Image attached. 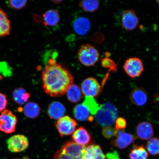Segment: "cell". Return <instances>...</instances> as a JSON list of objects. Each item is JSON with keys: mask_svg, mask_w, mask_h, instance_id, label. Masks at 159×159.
Masks as SVG:
<instances>
[{"mask_svg": "<svg viewBox=\"0 0 159 159\" xmlns=\"http://www.w3.org/2000/svg\"><path fill=\"white\" fill-rule=\"evenodd\" d=\"M124 69L129 76L135 78L140 76L143 71L144 66L140 59L137 57H130L125 61Z\"/></svg>", "mask_w": 159, "mask_h": 159, "instance_id": "obj_6", "label": "cell"}, {"mask_svg": "<svg viewBox=\"0 0 159 159\" xmlns=\"http://www.w3.org/2000/svg\"><path fill=\"white\" fill-rule=\"evenodd\" d=\"M66 109L63 105L58 101H54L49 105L48 114L51 119H59L64 116Z\"/></svg>", "mask_w": 159, "mask_h": 159, "instance_id": "obj_16", "label": "cell"}, {"mask_svg": "<svg viewBox=\"0 0 159 159\" xmlns=\"http://www.w3.org/2000/svg\"><path fill=\"white\" fill-rule=\"evenodd\" d=\"M42 80L45 92L52 97L62 96L73 83L71 73L52 59L42 73Z\"/></svg>", "mask_w": 159, "mask_h": 159, "instance_id": "obj_1", "label": "cell"}, {"mask_svg": "<svg viewBox=\"0 0 159 159\" xmlns=\"http://www.w3.org/2000/svg\"><path fill=\"white\" fill-rule=\"evenodd\" d=\"M126 121L122 117H118L115 121V129L117 130H122L126 128Z\"/></svg>", "mask_w": 159, "mask_h": 159, "instance_id": "obj_32", "label": "cell"}, {"mask_svg": "<svg viewBox=\"0 0 159 159\" xmlns=\"http://www.w3.org/2000/svg\"><path fill=\"white\" fill-rule=\"evenodd\" d=\"M23 111L25 116L30 119L37 118L40 112V109L39 105L33 102H29L26 104Z\"/></svg>", "mask_w": 159, "mask_h": 159, "instance_id": "obj_24", "label": "cell"}, {"mask_svg": "<svg viewBox=\"0 0 159 159\" xmlns=\"http://www.w3.org/2000/svg\"><path fill=\"white\" fill-rule=\"evenodd\" d=\"M148 151L143 145H134L129 154V159H148Z\"/></svg>", "mask_w": 159, "mask_h": 159, "instance_id": "obj_20", "label": "cell"}, {"mask_svg": "<svg viewBox=\"0 0 159 159\" xmlns=\"http://www.w3.org/2000/svg\"><path fill=\"white\" fill-rule=\"evenodd\" d=\"M106 157L107 159H120L118 153L116 151L108 153L106 155Z\"/></svg>", "mask_w": 159, "mask_h": 159, "instance_id": "obj_34", "label": "cell"}, {"mask_svg": "<svg viewBox=\"0 0 159 159\" xmlns=\"http://www.w3.org/2000/svg\"><path fill=\"white\" fill-rule=\"evenodd\" d=\"M77 126L76 121L68 116L59 119L56 124V127L61 137L73 134Z\"/></svg>", "mask_w": 159, "mask_h": 159, "instance_id": "obj_8", "label": "cell"}, {"mask_svg": "<svg viewBox=\"0 0 159 159\" xmlns=\"http://www.w3.org/2000/svg\"><path fill=\"white\" fill-rule=\"evenodd\" d=\"M91 23L87 18L79 17L73 23V28L75 32L80 35H84L88 33L90 29Z\"/></svg>", "mask_w": 159, "mask_h": 159, "instance_id": "obj_15", "label": "cell"}, {"mask_svg": "<svg viewBox=\"0 0 159 159\" xmlns=\"http://www.w3.org/2000/svg\"><path fill=\"white\" fill-rule=\"evenodd\" d=\"M89 113L88 109L83 104L76 105L73 109L75 118L79 121H93L94 118L92 116H89Z\"/></svg>", "mask_w": 159, "mask_h": 159, "instance_id": "obj_18", "label": "cell"}, {"mask_svg": "<svg viewBox=\"0 0 159 159\" xmlns=\"http://www.w3.org/2000/svg\"><path fill=\"white\" fill-rule=\"evenodd\" d=\"M8 104V100L6 95L0 93V112L5 110Z\"/></svg>", "mask_w": 159, "mask_h": 159, "instance_id": "obj_33", "label": "cell"}, {"mask_svg": "<svg viewBox=\"0 0 159 159\" xmlns=\"http://www.w3.org/2000/svg\"><path fill=\"white\" fill-rule=\"evenodd\" d=\"M13 99L18 105H23L26 102L30 97L29 93L25 89L19 87L14 90L12 93Z\"/></svg>", "mask_w": 159, "mask_h": 159, "instance_id": "obj_21", "label": "cell"}, {"mask_svg": "<svg viewBox=\"0 0 159 159\" xmlns=\"http://www.w3.org/2000/svg\"><path fill=\"white\" fill-rule=\"evenodd\" d=\"M0 73L5 77H10L12 74V68L8 65L7 62H0Z\"/></svg>", "mask_w": 159, "mask_h": 159, "instance_id": "obj_30", "label": "cell"}, {"mask_svg": "<svg viewBox=\"0 0 159 159\" xmlns=\"http://www.w3.org/2000/svg\"><path fill=\"white\" fill-rule=\"evenodd\" d=\"M118 130L110 126L104 127L102 131L103 136L106 139H110L116 136Z\"/></svg>", "mask_w": 159, "mask_h": 159, "instance_id": "obj_28", "label": "cell"}, {"mask_svg": "<svg viewBox=\"0 0 159 159\" xmlns=\"http://www.w3.org/2000/svg\"><path fill=\"white\" fill-rule=\"evenodd\" d=\"M130 99L131 102L137 106H143L148 101V93L144 89L138 87L131 92Z\"/></svg>", "mask_w": 159, "mask_h": 159, "instance_id": "obj_13", "label": "cell"}, {"mask_svg": "<svg viewBox=\"0 0 159 159\" xmlns=\"http://www.w3.org/2000/svg\"><path fill=\"white\" fill-rule=\"evenodd\" d=\"M83 104L87 107L89 112L92 115L96 114L100 107L92 97L85 96Z\"/></svg>", "mask_w": 159, "mask_h": 159, "instance_id": "obj_26", "label": "cell"}, {"mask_svg": "<svg viewBox=\"0 0 159 159\" xmlns=\"http://www.w3.org/2000/svg\"><path fill=\"white\" fill-rule=\"evenodd\" d=\"M66 93L69 101L73 103L79 102L83 97L81 89L76 85H71L67 89Z\"/></svg>", "mask_w": 159, "mask_h": 159, "instance_id": "obj_23", "label": "cell"}, {"mask_svg": "<svg viewBox=\"0 0 159 159\" xmlns=\"http://www.w3.org/2000/svg\"><path fill=\"white\" fill-rule=\"evenodd\" d=\"M43 20L46 25L49 26H54L59 22L60 16L56 10H49L43 15Z\"/></svg>", "mask_w": 159, "mask_h": 159, "instance_id": "obj_22", "label": "cell"}, {"mask_svg": "<svg viewBox=\"0 0 159 159\" xmlns=\"http://www.w3.org/2000/svg\"><path fill=\"white\" fill-rule=\"evenodd\" d=\"M79 5L85 11L91 12L96 11L98 9L99 2L95 0H85L81 1Z\"/></svg>", "mask_w": 159, "mask_h": 159, "instance_id": "obj_25", "label": "cell"}, {"mask_svg": "<svg viewBox=\"0 0 159 159\" xmlns=\"http://www.w3.org/2000/svg\"><path fill=\"white\" fill-rule=\"evenodd\" d=\"M85 147L75 142L69 141L57 151L53 159H83V152Z\"/></svg>", "mask_w": 159, "mask_h": 159, "instance_id": "obj_3", "label": "cell"}, {"mask_svg": "<svg viewBox=\"0 0 159 159\" xmlns=\"http://www.w3.org/2000/svg\"><path fill=\"white\" fill-rule=\"evenodd\" d=\"M78 56L80 62L88 67L94 66L99 58L98 51L89 44L81 46L79 49Z\"/></svg>", "mask_w": 159, "mask_h": 159, "instance_id": "obj_4", "label": "cell"}, {"mask_svg": "<svg viewBox=\"0 0 159 159\" xmlns=\"http://www.w3.org/2000/svg\"><path fill=\"white\" fill-rule=\"evenodd\" d=\"M101 63H102V66L105 68H110L114 71L116 69L115 63L112 59L108 57L103 59Z\"/></svg>", "mask_w": 159, "mask_h": 159, "instance_id": "obj_31", "label": "cell"}, {"mask_svg": "<svg viewBox=\"0 0 159 159\" xmlns=\"http://www.w3.org/2000/svg\"><path fill=\"white\" fill-rule=\"evenodd\" d=\"M146 150L149 153L156 156L159 154V139L152 138L147 142Z\"/></svg>", "mask_w": 159, "mask_h": 159, "instance_id": "obj_27", "label": "cell"}, {"mask_svg": "<svg viewBox=\"0 0 159 159\" xmlns=\"http://www.w3.org/2000/svg\"><path fill=\"white\" fill-rule=\"evenodd\" d=\"M83 157V159H105L106 158L100 146L95 144L85 146Z\"/></svg>", "mask_w": 159, "mask_h": 159, "instance_id": "obj_12", "label": "cell"}, {"mask_svg": "<svg viewBox=\"0 0 159 159\" xmlns=\"http://www.w3.org/2000/svg\"><path fill=\"white\" fill-rule=\"evenodd\" d=\"M17 122V117L11 111L5 110L0 115V130L5 134L15 132Z\"/></svg>", "mask_w": 159, "mask_h": 159, "instance_id": "obj_5", "label": "cell"}, {"mask_svg": "<svg viewBox=\"0 0 159 159\" xmlns=\"http://www.w3.org/2000/svg\"><path fill=\"white\" fill-rule=\"evenodd\" d=\"M7 148L12 152H23L29 146V141L26 137L21 134H16L11 136L7 140Z\"/></svg>", "mask_w": 159, "mask_h": 159, "instance_id": "obj_7", "label": "cell"}, {"mask_svg": "<svg viewBox=\"0 0 159 159\" xmlns=\"http://www.w3.org/2000/svg\"><path fill=\"white\" fill-rule=\"evenodd\" d=\"M136 129L137 136L142 140H149L153 136V128L152 125L148 122L140 123Z\"/></svg>", "mask_w": 159, "mask_h": 159, "instance_id": "obj_14", "label": "cell"}, {"mask_svg": "<svg viewBox=\"0 0 159 159\" xmlns=\"http://www.w3.org/2000/svg\"><path fill=\"white\" fill-rule=\"evenodd\" d=\"M27 2V1H9L7 2V3L12 8L19 10L25 7Z\"/></svg>", "mask_w": 159, "mask_h": 159, "instance_id": "obj_29", "label": "cell"}, {"mask_svg": "<svg viewBox=\"0 0 159 159\" xmlns=\"http://www.w3.org/2000/svg\"><path fill=\"white\" fill-rule=\"evenodd\" d=\"M95 119L97 124L101 126H109L114 124L118 118V112L115 105L110 102L101 105Z\"/></svg>", "mask_w": 159, "mask_h": 159, "instance_id": "obj_2", "label": "cell"}, {"mask_svg": "<svg viewBox=\"0 0 159 159\" xmlns=\"http://www.w3.org/2000/svg\"><path fill=\"white\" fill-rule=\"evenodd\" d=\"M11 23L7 14L0 7V38L9 35Z\"/></svg>", "mask_w": 159, "mask_h": 159, "instance_id": "obj_19", "label": "cell"}, {"mask_svg": "<svg viewBox=\"0 0 159 159\" xmlns=\"http://www.w3.org/2000/svg\"><path fill=\"white\" fill-rule=\"evenodd\" d=\"M72 138L76 143L85 146L90 142L91 137L86 129L80 127L73 133Z\"/></svg>", "mask_w": 159, "mask_h": 159, "instance_id": "obj_17", "label": "cell"}, {"mask_svg": "<svg viewBox=\"0 0 159 159\" xmlns=\"http://www.w3.org/2000/svg\"><path fill=\"white\" fill-rule=\"evenodd\" d=\"M81 90L86 96L96 97L100 92L101 86L96 79L89 77L85 79L81 84Z\"/></svg>", "mask_w": 159, "mask_h": 159, "instance_id": "obj_10", "label": "cell"}, {"mask_svg": "<svg viewBox=\"0 0 159 159\" xmlns=\"http://www.w3.org/2000/svg\"><path fill=\"white\" fill-rule=\"evenodd\" d=\"M53 2V3L55 4H59L62 2L61 1H52Z\"/></svg>", "mask_w": 159, "mask_h": 159, "instance_id": "obj_35", "label": "cell"}, {"mask_svg": "<svg viewBox=\"0 0 159 159\" xmlns=\"http://www.w3.org/2000/svg\"><path fill=\"white\" fill-rule=\"evenodd\" d=\"M156 2H157L159 4V1H157Z\"/></svg>", "mask_w": 159, "mask_h": 159, "instance_id": "obj_36", "label": "cell"}, {"mask_svg": "<svg viewBox=\"0 0 159 159\" xmlns=\"http://www.w3.org/2000/svg\"><path fill=\"white\" fill-rule=\"evenodd\" d=\"M122 23L123 27L128 31L134 30L138 27L139 20L134 10H127L123 12Z\"/></svg>", "mask_w": 159, "mask_h": 159, "instance_id": "obj_9", "label": "cell"}, {"mask_svg": "<svg viewBox=\"0 0 159 159\" xmlns=\"http://www.w3.org/2000/svg\"><path fill=\"white\" fill-rule=\"evenodd\" d=\"M116 138L111 142V144L114 147L120 149L126 148L134 142L135 137L132 134L118 130Z\"/></svg>", "mask_w": 159, "mask_h": 159, "instance_id": "obj_11", "label": "cell"}]
</instances>
